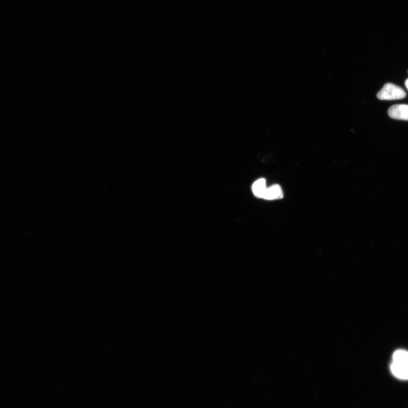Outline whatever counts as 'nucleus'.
<instances>
[{
    "instance_id": "obj_7",
    "label": "nucleus",
    "mask_w": 408,
    "mask_h": 408,
    "mask_svg": "<svg viewBox=\"0 0 408 408\" xmlns=\"http://www.w3.org/2000/svg\"><path fill=\"white\" fill-rule=\"evenodd\" d=\"M405 85L406 88L408 90V79L406 80V81L405 82Z\"/></svg>"
},
{
    "instance_id": "obj_3",
    "label": "nucleus",
    "mask_w": 408,
    "mask_h": 408,
    "mask_svg": "<svg viewBox=\"0 0 408 408\" xmlns=\"http://www.w3.org/2000/svg\"><path fill=\"white\" fill-rule=\"evenodd\" d=\"M392 374L397 378L408 379V363H396L392 362L390 366Z\"/></svg>"
},
{
    "instance_id": "obj_1",
    "label": "nucleus",
    "mask_w": 408,
    "mask_h": 408,
    "mask_svg": "<svg viewBox=\"0 0 408 408\" xmlns=\"http://www.w3.org/2000/svg\"><path fill=\"white\" fill-rule=\"evenodd\" d=\"M405 97V91L400 87L392 83L385 84L377 94V98L383 101L401 99Z\"/></svg>"
},
{
    "instance_id": "obj_4",
    "label": "nucleus",
    "mask_w": 408,
    "mask_h": 408,
    "mask_svg": "<svg viewBox=\"0 0 408 408\" xmlns=\"http://www.w3.org/2000/svg\"><path fill=\"white\" fill-rule=\"evenodd\" d=\"M283 191L279 185H275L267 189L263 198L267 199H275L283 197Z\"/></svg>"
},
{
    "instance_id": "obj_2",
    "label": "nucleus",
    "mask_w": 408,
    "mask_h": 408,
    "mask_svg": "<svg viewBox=\"0 0 408 408\" xmlns=\"http://www.w3.org/2000/svg\"><path fill=\"white\" fill-rule=\"evenodd\" d=\"M388 114L393 119L408 121V105H393L389 108Z\"/></svg>"
},
{
    "instance_id": "obj_6",
    "label": "nucleus",
    "mask_w": 408,
    "mask_h": 408,
    "mask_svg": "<svg viewBox=\"0 0 408 408\" xmlns=\"http://www.w3.org/2000/svg\"><path fill=\"white\" fill-rule=\"evenodd\" d=\"M393 362L396 363H408V351L398 350L393 355Z\"/></svg>"
},
{
    "instance_id": "obj_5",
    "label": "nucleus",
    "mask_w": 408,
    "mask_h": 408,
    "mask_svg": "<svg viewBox=\"0 0 408 408\" xmlns=\"http://www.w3.org/2000/svg\"><path fill=\"white\" fill-rule=\"evenodd\" d=\"M267 189L266 181L264 179H260L256 181L253 185L254 194L260 198H263Z\"/></svg>"
}]
</instances>
